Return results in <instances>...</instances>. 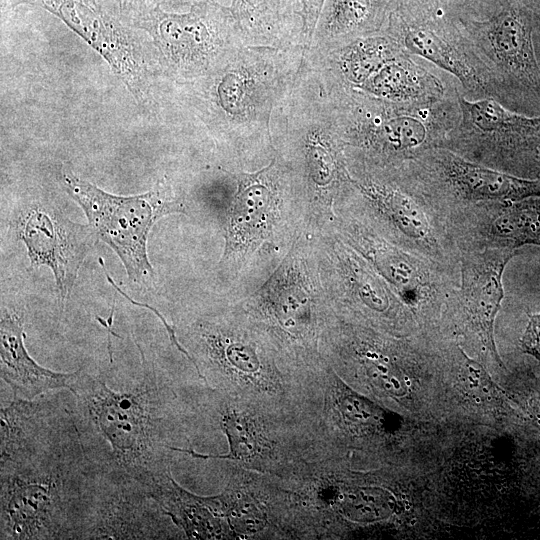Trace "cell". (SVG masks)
Listing matches in <instances>:
<instances>
[{"instance_id":"obj_1","label":"cell","mask_w":540,"mask_h":540,"mask_svg":"<svg viewBox=\"0 0 540 540\" xmlns=\"http://www.w3.org/2000/svg\"><path fill=\"white\" fill-rule=\"evenodd\" d=\"M99 482L68 409L1 406V539H85Z\"/></svg>"},{"instance_id":"obj_2","label":"cell","mask_w":540,"mask_h":540,"mask_svg":"<svg viewBox=\"0 0 540 540\" xmlns=\"http://www.w3.org/2000/svg\"><path fill=\"white\" fill-rule=\"evenodd\" d=\"M306 47L249 46L193 81L180 99L212 133L246 150H274L271 117L301 68Z\"/></svg>"},{"instance_id":"obj_3","label":"cell","mask_w":540,"mask_h":540,"mask_svg":"<svg viewBox=\"0 0 540 540\" xmlns=\"http://www.w3.org/2000/svg\"><path fill=\"white\" fill-rule=\"evenodd\" d=\"M318 76L333 107L347 166L393 170L442 147L460 120V88L435 101L397 102Z\"/></svg>"},{"instance_id":"obj_4","label":"cell","mask_w":540,"mask_h":540,"mask_svg":"<svg viewBox=\"0 0 540 540\" xmlns=\"http://www.w3.org/2000/svg\"><path fill=\"white\" fill-rule=\"evenodd\" d=\"M143 363L144 376L128 391H115L98 377L82 373L69 391L77 415L108 445V471L131 477L147 490L169 475L163 391Z\"/></svg>"},{"instance_id":"obj_5","label":"cell","mask_w":540,"mask_h":540,"mask_svg":"<svg viewBox=\"0 0 540 540\" xmlns=\"http://www.w3.org/2000/svg\"><path fill=\"white\" fill-rule=\"evenodd\" d=\"M61 183L83 209L98 239L117 254L128 278L140 286L151 285L155 272L147 253L149 232L163 216L184 212L166 180L131 196L108 193L69 171L61 173Z\"/></svg>"},{"instance_id":"obj_6","label":"cell","mask_w":540,"mask_h":540,"mask_svg":"<svg viewBox=\"0 0 540 540\" xmlns=\"http://www.w3.org/2000/svg\"><path fill=\"white\" fill-rule=\"evenodd\" d=\"M136 28L148 34L160 69L177 84L210 73L245 46L229 6L213 0L184 12L156 6Z\"/></svg>"},{"instance_id":"obj_7","label":"cell","mask_w":540,"mask_h":540,"mask_svg":"<svg viewBox=\"0 0 540 540\" xmlns=\"http://www.w3.org/2000/svg\"><path fill=\"white\" fill-rule=\"evenodd\" d=\"M444 220L451 213L487 201L540 195V179L523 178L436 147L389 170Z\"/></svg>"},{"instance_id":"obj_8","label":"cell","mask_w":540,"mask_h":540,"mask_svg":"<svg viewBox=\"0 0 540 540\" xmlns=\"http://www.w3.org/2000/svg\"><path fill=\"white\" fill-rule=\"evenodd\" d=\"M351 187L389 242L460 274V250L445 220L391 171L348 168Z\"/></svg>"},{"instance_id":"obj_9","label":"cell","mask_w":540,"mask_h":540,"mask_svg":"<svg viewBox=\"0 0 540 540\" xmlns=\"http://www.w3.org/2000/svg\"><path fill=\"white\" fill-rule=\"evenodd\" d=\"M457 21L491 74L500 103L520 113L540 115V65L531 16L510 6L487 19Z\"/></svg>"},{"instance_id":"obj_10","label":"cell","mask_w":540,"mask_h":540,"mask_svg":"<svg viewBox=\"0 0 540 540\" xmlns=\"http://www.w3.org/2000/svg\"><path fill=\"white\" fill-rule=\"evenodd\" d=\"M460 120L442 147L485 166L532 179L540 146V115L507 108L494 98L470 100L458 91Z\"/></svg>"},{"instance_id":"obj_11","label":"cell","mask_w":540,"mask_h":540,"mask_svg":"<svg viewBox=\"0 0 540 540\" xmlns=\"http://www.w3.org/2000/svg\"><path fill=\"white\" fill-rule=\"evenodd\" d=\"M517 250L460 252V282L442 308L437 332L462 335L501 364L494 322L504 298L503 273Z\"/></svg>"},{"instance_id":"obj_12","label":"cell","mask_w":540,"mask_h":540,"mask_svg":"<svg viewBox=\"0 0 540 540\" xmlns=\"http://www.w3.org/2000/svg\"><path fill=\"white\" fill-rule=\"evenodd\" d=\"M39 6L96 50L136 100H148L151 76L160 66L141 45L140 29L123 23L97 0H40Z\"/></svg>"},{"instance_id":"obj_13","label":"cell","mask_w":540,"mask_h":540,"mask_svg":"<svg viewBox=\"0 0 540 540\" xmlns=\"http://www.w3.org/2000/svg\"><path fill=\"white\" fill-rule=\"evenodd\" d=\"M351 230L354 244L413 312L421 328L436 329L447 297L459 285L460 274L385 241L367 225L353 224Z\"/></svg>"},{"instance_id":"obj_14","label":"cell","mask_w":540,"mask_h":540,"mask_svg":"<svg viewBox=\"0 0 540 540\" xmlns=\"http://www.w3.org/2000/svg\"><path fill=\"white\" fill-rule=\"evenodd\" d=\"M12 227L27 249L31 265L46 266L54 275L58 300L69 299L81 265L97 242L89 224L72 221L50 201L24 202L15 212Z\"/></svg>"},{"instance_id":"obj_15","label":"cell","mask_w":540,"mask_h":540,"mask_svg":"<svg viewBox=\"0 0 540 540\" xmlns=\"http://www.w3.org/2000/svg\"><path fill=\"white\" fill-rule=\"evenodd\" d=\"M436 18H414L397 4L384 31L408 54L421 58L453 77L470 100L494 98L500 102L497 86L475 54L458 21L447 25Z\"/></svg>"},{"instance_id":"obj_16","label":"cell","mask_w":540,"mask_h":540,"mask_svg":"<svg viewBox=\"0 0 540 540\" xmlns=\"http://www.w3.org/2000/svg\"><path fill=\"white\" fill-rule=\"evenodd\" d=\"M460 252L540 247V195L477 203L445 219Z\"/></svg>"},{"instance_id":"obj_17","label":"cell","mask_w":540,"mask_h":540,"mask_svg":"<svg viewBox=\"0 0 540 540\" xmlns=\"http://www.w3.org/2000/svg\"><path fill=\"white\" fill-rule=\"evenodd\" d=\"M111 472V483L98 485L86 539H155L165 537L159 504L137 480Z\"/></svg>"},{"instance_id":"obj_18","label":"cell","mask_w":540,"mask_h":540,"mask_svg":"<svg viewBox=\"0 0 540 540\" xmlns=\"http://www.w3.org/2000/svg\"><path fill=\"white\" fill-rule=\"evenodd\" d=\"M273 158L256 172L236 175L237 191L228 211L224 256L266 239L275 220L281 188V170Z\"/></svg>"},{"instance_id":"obj_19","label":"cell","mask_w":540,"mask_h":540,"mask_svg":"<svg viewBox=\"0 0 540 540\" xmlns=\"http://www.w3.org/2000/svg\"><path fill=\"white\" fill-rule=\"evenodd\" d=\"M24 315L2 306L0 319L1 378L11 387L16 399L33 400L55 389H70L78 374L56 372L39 365L24 343Z\"/></svg>"},{"instance_id":"obj_20","label":"cell","mask_w":540,"mask_h":540,"mask_svg":"<svg viewBox=\"0 0 540 540\" xmlns=\"http://www.w3.org/2000/svg\"><path fill=\"white\" fill-rule=\"evenodd\" d=\"M397 3L396 0H325L309 47L338 46L384 33Z\"/></svg>"},{"instance_id":"obj_21","label":"cell","mask_w":540,"mask_h":540,"mask_svg":"<svg viewBox=\"0 0 540 540\" xmlns=\"http://www.w3.org/2000/svg\"><path fill=\"white\" fill-rule=\"evenodd\" d=\"M301 0H230L245 45H302Z\"/></svg>"},{"instance_id":"obj_22","label":"cell","mask_w":540,"mask_h":540,"mask_svg":"<svg viewBox=\"0 0 540 540\" xmlns=\"http://www.w3.org/2000/svg\"><path fill=\"white\" fill-rule=\"evenodd\" d=\"M123 23L135 27L157 5L155 0H97Z\"/></svg>"},{"instance_id":"obj_23","label":"cell","mask_w":540,"mask_h":540,"mask_svg":"<svg viewBox=\"0 0 540 540\" xmlns=\"http://www.w3.org/2000/svg\"><path fill=\"white\" fill-rule=\"evenodd\" d=\"M325 0H301L302 45L308 48Z\"/></svg>"},{"instance_id":"obj_24","label":"cell","mask_w":540,"mask_h":540,"mask_svg":"<svg viewBox=\"0 0 540 540\" xmlns=\"http://www.w3.org/2000/svg\"><path fill=\"white\" fill-rule=\"evenodd\" d=\"M520 342L524 352L540 361V313L529 315V321Z\"/></svg>"},{"instance_id":"obj_25","label":"cell","mask_w":540,"mask_h":540,"mask_svg":"<svg viewBox=\"0 0 540 540\" xmlns=\"http://www.w3.org/2000/svg\"><path fill=\"white\" fill-rule=\"evenodd\" d=\"M99 262L100 264L102 265V268L105 272V275L107 277V280L110 282V284L113 286V288L115 290H117L120 294H122L124 297H126L131 303L137 305V306H142V307H145V308H148L150 309L152 312H154L159 318L160 320L162 321V323L165 325V328L167 330V333H168V336L171 340V342L175 345V347L180 351L182 352L192 363L193 365L196 367V370L198 369V366H197V363L196 361L190 356V354L182 347V345L178 342L177 340V337H176V334H175V331H174V328L172 326H170L167 321L163 318V316L155 309L153 308L152 306L150 305H147V304H143V303H140V302H136L135 300H133L131 297H129L125 292H123L115 283L114 281L112 280L111 276L107 273L105 267H104V264H103V260L102 258H99Z\"/></svg>"},{"instance_id":"obj_26","label":"cell","mask_w":540,"mask_h":540,"mask_svg":"<svg viewBox=\"0 0 540 540\" xmlns=\"http://www.w3.org/2000/svg\"><path fill=\"white\" fill-rule=\"evenodd\" d=\"M206 1V0H155L156 5L162 7L163 9L172 12H184L187 11L193 5ZM218 3H221L225 6L230 5V0H213Z\"/></svg>"},{"instance_id":"obj_27","label":"cell","mask_w":540,"mask_h":540,"mask_svg":"<svg viewBox=\"0 0 540 540\" xmlns=\"http://www.w3.org/2000/svg\"><path fill=\"white\" fill-rule=\"evenodd\" d=\"M20 4L39 6L40 0H1L2 11L12 9Z\"/></svg>"},{"instance_id":"obj_28","label":"cell","mask_w":540,"mask_h":540,"mask_svg":"<svg viewBox=\"0 0 540 540\" xmlns=\"http://www.w3.org/2000/svg\"><path fill=\"white\" fill-rule=\"evenodd\" d=\"M532 178L540 179V146L536 151Z\"/></svg>"}]
</instances>
